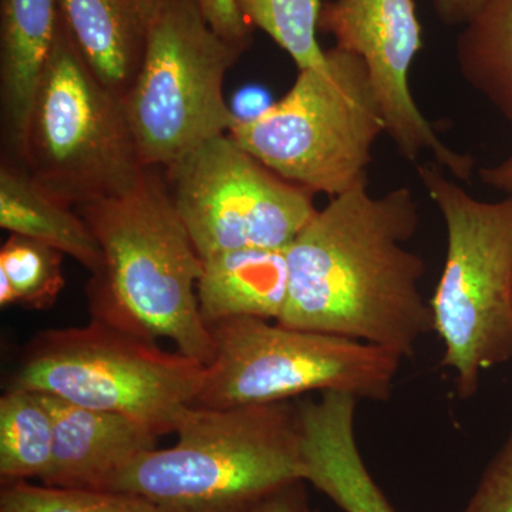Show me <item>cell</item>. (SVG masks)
I'll use <instances>...</instances> for the list:
<instances>
[{"label": "cell", "mask_w": 512, "mask_h": 512, "mask_svg": "<svg viewBox=\"0 0 512 512\" xmlns=\"http://www.w3.org/2000/svg\"><path fill=\"white\" fill-rule=\"evenodd\" d=\"M478 174L483 184L505 192L507 197H512V151L501 163L481 168Z\"/></svg>", "instance_id": "cell-28"}, {"label": "cell", "mask_w": 512, "mask_h": 512, "mask_svg": "<svg viewBox=\"0 0 512 512\" xmlns=\"http://www.w3.org/2000/svg\"><path fill=\"white\" fill-rule=\"evenodd\" d=\"M212 29L231 45L247 52L252 45V28L242 18L237 0H198Z\"/></svg>", "instance_id": "cell-24"}, {"label": "cell", "mask_w": 512, "mask_h": 512, "mask_svg": "<svg viewBox=\"0 0 512 512\" xmlns=\"http://www.w3.org/2000/svg\"><path fill=\"white\" fill-rule=\"evenodd\" d=\"M161 168L114 197L77 208L103 264L86 286L90 318L141 338L167 339L208 366L214 340L198 306L202 259L175 210Z\"/></svg>", "instance_id": "cell-2"}, {"label": "cell", "mask_w": 512, "mask_h": 512, "mask_svg": "<svg viewBox=\"0 0 512 512\" xmlns=\"http://www.w3.org/2000/svg\"><path fill=\"white\" fill-rule=\"evenodd\" d=\"M269 93L258 86H248L239 90L232 99L231 107L237 123H247L261 117L274 104Z\"/></svg>", "instance_id": "cell-26"}, {"label": "cell", "mask_w": 512, "mask_h": 512, "mask_svg": "<svg viewBox=\"0 0 512 512\" xmlns=\"http://www.w3.org/2000/svg\"><path fill=\"white\" fill-rule=\"evenodd\" d=\"M214 357L195 406L225 409L292 402L311 392L387 402L402 357L330 333L258 318L210 326Z\"/></svg>", "instance_id": "cell-8"}, {"label": "cell", "mask_w": 512, "mask_h": 512, "mask_svg": "<svg viewBox=\"0 0 512 512\" xmlns=\"http://www.w3.org/2000/svg\"><path fill=\"white\" fill-rule=\"evenodd\" d=\"M244 53L211 28L198 0H164L124 97L144 167L164 170L237 124L224 83Z\"/></svg>", "instance_id": "cell-9"}, {"label": "cell", "mask_w": 512, "mask_h": 512, "mask_svg": "<svg viewBox=\"0 0 512 512\" xmlns=\"http://www.w3.org/2000/svg\"><path fill=\"white\" fill-rule=\"evenodd\" d=\"M0 227L10 234L42 242L96 274L103 254L92 229L72 205L37 183L23 165H0Z\"/></svg>", "instance_id": "cell-17"}, {"label": "cell", "mask_w": 512, "mask_h": 512, "mask_svg": "<svg viewBox=\"0 0 512 512\" xmlns=\"http://www.w3.org/2000/svg\"><path fill=\"white\" fill-rule=\"evenodd\" d=\"M63 256L42 242L10 234L0 248V305L52 308L66 285Z\"/></svg>", "instance_id": "cell-20"}, {"label": "cell", "mask_w": 512, "mask_h": 512, "mask_svg": "<svg viewBox=\"0 0 512 512\" xmlns=\"http://www.w3.org/2000/svg\"><path fill=\"white\" fill-rule=\"evenodd\" d=\"M237 6L245 22L271 37L299 70L325 62L318 40L322 0H237Z\"/></svg>", "instance_id": "cell-21"}, {"label": "cell", "mask_w": 512, "mask_h": 512, "mask_svg": "<svg viewBox=\"0 0 512 512\" xmlns=\"http://www.w3.org/2000/svg\"><path fill=\"white\" fill-rule=\"evenodd\" d=\"M55 421L45 397L10 387L0 397V481H42L53 461Z\"/></svg>", "instance_id": "cell-19"}, {"label": "cell", "mask_w": 512, "mask_h": 512, "mask_svg": "<svg viewBox=\"0 0 512 512\" xmlns=\"http://www.w3.org/2000/svg\"><path fill=\"white\" fill-rule=\"evenodd\" d=\"M174 446L153 448L103 490L136 494L160 512H248L303 481L296 400L254 406H190Z\"/></svg>", "instance_id": "cell-3"}, {"label": "cell", "mask_w": 512, "mask_h": 512, "mask_svg": "<svg viewBox=\"0 0 512 512\" xmlns=\"http://www.w3.org/2000/svg\"><path fill=\"white\" fill-rule=\"evenodd\" d=\"M57 0H0V113L3 160L18 163L37 87L55 42Z\"/></svg>", "instance_id": "cell-14"}, {"label": "cell", "mask_w": 512, "mask_h": 512, "mask_svg": "<svg viewBox=\"0 0 512 512\" xmlns=\"http://www.w3.org/2000/svg\"><path fill=\"white\" fill-rule=\"evenodd\" d=\"M18 164L76 210L123 194L146 171L123 97L87 67L60 13Z\"/></svg>", "instance_id": "cell-7"}, {"label": "cell", "mask_w": 512, "mask_h": 512, "mask_svg": "<svg viewBox=\"0 0 512 512\" xmlns=\"http://www.w3.org/2000/svg\"><path fill=\"white\" fill-rule=\"evenodd\" d=\"M461 512H512V426Z\"/></svg>", "instance_id": "cell-23"}, {"label": "cell", "mask_w": 512, "mask_h": 512, "mask_svg": "<svg viewBox=\"0 0 512 512\" xmlns=\"http://www.w3.org/2000/svg\"><path fill=\"white\" fill-rule=\"evenodd\" d=\"M318 30L365 62L386 134L399 153L410 161L431 153L454 180L470 183L474 158L440 140L410 89V69L423 47L414 0H330L323 3Z\"/></svg>", "instance_id": "cell-11"}, {"label": "cell", "mask_w": 512, "mask_h": 512, "mask_svg": "<svg viewBox=\"0 0 512 512\" xmlns=\"http://www.w3.org/2000/svg\"><path fill=\"white\" fill-rule=\"evenodd\" d=\"M434 12L447 26H464L480 10L485 0H431Z\"/></svg>", "instance_id": "cell-27"}, {"label": "cell", "mask_w": 512, "mask_h": 512, "mask_svg": "<svg viewBox=\"0 0 512 512\" xmlns=\"http://www.w3.org/2000/svg\"><path fill=\"white\" fill-rule=\"evenodd\" d=\"M417 175L446 222V262L430 301L441 366L468 400L481 373L512 362V197L477 200L437 163L417 165Z\"/></svg>", "instance_id": "cell-4"}, {"label": "cell", "mask_w": 512, "mask_h": 512, "mask_svg": "<svg viewBox=\"0 0 512 512\" xmlns=\"http://www.w3.org/2000/svg\"><path fill=\"white\" fill-rule=\"evenodd\" d=\"M42 394L55 421V448L40 484L103 490L128 464L157 448L160 436L137 421Z\"/></svg>", "instance_id": "cell-13"}, {"label": "cell", "mask_w": 512, "mask_h": 512, "mask_svg": "<svg viewBox=\"0 0 512 512\" xmlns=\"http://www.w3.org/2000/svg\"><path fill=\"white\" fill-rule=\"evenodd\" d=\"M464 80L512 121V0H485L457 37Z\"/></svg>", "instance_id": "cell-18"}, {"label": "cell", "mask_w": 512, "mask_h": 512, "mask_svg": "<svg viewBox=\"0 0 512 512\" xmlns=\"http://www.w3.org/2000/svg\"><path fill=\"white\" fill-rule=\"evenodd\" d=\"M383 133L365 62L333 46L325 62L299 70L285 97L228 136L289 183L333 198L369 183L367 167Z\"/></svg>", "instance_id": "cell-5"}, {"label": "cell", "mask_w": 512, "mask_h": 512, "mask_svg": "<svg viewBox=\"0 0 512 512\" xmlns=\"http://www.w3.org/2000/svg\"><path fill=\"white\" fill-rule=\"evenodd\" d=\"M0 512H160L136 494L59 488L29 481L2 484Z\"/></svg>", "instance_id": "cell-22"}, {"label": "cell", "mask_w": 512, "mask_h": 512, "mask_svg": "<svg viewBox=\"0 0 512 512\" xmlns=\"http://www.w3.org/2000/svg\"><path fill=\"white\" fill-rule=\"evenodd\" d=\"M163 171L201 259L234 249H286L318 212L313 192L279 177L228 134Z\"/></svg>", "instance_id": "cell-10"}, {"label": "cell", "mask_w": 512, "mask_h": 512, "mask_svg": "<svg viewBox=\"0 0 512 512\" xmlns=\"http://www.w3.org/2000/svg\"><path fill=\"white\" fill-rule=\"evenodd\" d=\"M305 481H296L269 495L248 512H313L309 508Z\"/></svg>", "instance_id": "cell-25"}, {"label": "cell", "mask_w": 512, "mask_h": 512, "mask_svg": "<svg viewBox=\"0 0 512 512\" xmlns=\"http://www.w3.org/2000/svg\"><path fill=\"white\" fill-rule=\"evenodd\" d=\"M357 403L355 397L333 392L298 402L303 481L343 512H396L357 446Z\"/></svg>", "instance_id": "cell-12"}, {"label": "cell", "mask_w": 512, "mask_h": 512, "mask_svg": "<svg viewBox=\"0 0 512 512\" xmlns=\"http://www.w3.org/2000/svg\"><path fill=\"white\" fill-rule=\"evenodd\" d=\"M419 225L409 187L375 197L363 183L330 198L286 248L288 301L279 323L412 359L434 332L420 289L426 266L406 248Z\"/></svg>", "instance_id": "cell-1"}, {"label": "cell", "mask_w": 512, "mask_h": 512, "mask_svg": "<svg viewBox=\"0 0 512 512\" xmlns=\"http://www.w3.org/2000/svg\"><path fill=\"white\" fill-rule=\"evenodd\" d=\"M207 367L99 320L47 329L30 340L12 387L52 394L87 409L120 414L157 434L174 433L194 406Z\"/></svg>", "instance_id": "cell-6"}, {"label": "cell", "mask_w": 512, "mask_h": 512, "mask_svg": "<svg viewBox=\"0 0 512 512\" xmlns=\"http://www.w3.org/2000/svg\"><path fill=\"white\" fill-rule=\"evenodd\" d=\"M286 249L247 248L202 258L198 306L205 325L234 318L279 322L288 301Z\"/></svg>", "instance_id": "cell-16"}, {"label": "cell", "mask_w": 512, "mask_h": 512, "mask_svg": "<svg viewBox=\"0 0 512 512\" xmlns=\"http://www.w3.org/2000/svg\"><path fill=\"white\" fill-rule=\"evenodd\" d=\"M164 0H57L74 46L101 84L126 97Z\"/></svg>", "instance_id": "cell-15"}]
</instances>
